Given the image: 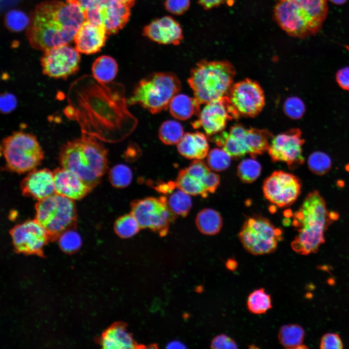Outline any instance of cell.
Segmentation results:
<instances>
[{"mask_svg": "<svg viewBox=\"0 0 349 349\" xmlns=\"http://www.w3.org/2000/svg\"><path fill=\"white\" fill-rule=\"evenodd\" d=\"M85 20L83 11L77 3L43 1L32 14L27 37L32 48L45 51L68 45Z\"/></svg>", "mask_w": 349, "mask_h": 349, "instance_id": "1", "label": "cell"}, {"mask_svg": "<svg viewBox=\"0 0 349 349\" xmlns=\"http://www.w3.org/2000/svg\"><path fill=\"white\" fill-rule=\"evenodd\" d=\"M61 166L76 174L93 190L108 169V151L93 136L82 135L67 142L59 153Z\"/></svg>", "mask_w": 349, "mask_h": 349, "instance_id": "2", "label": "cell"}, {"mask_svg": "<svg viewBox=\"0 0 349 349\" xmlns=\"http://www.w3.org/2000/svg\"><path fill=\"white\" fill-rule=\"evenodd\" d=\"M337 218L336 213L328 211L318 191L310 192L300 209L294 214L293 225L299 229L291 243L293 250L304 255L317 252L325 242L324 232Z\"/></svg>", "mask_w": 349, "mask_h": 349, "instance_id": "3", "label": "cell"}, {"mask_svg": "<svg viewBox=\"0 0 349 349\" xmlns=\"http://www.w3.org/2000/svg\"><path fill=\"white\" fill-rule=\"evenodd\" d=\"M328 12L327 0H283L275 5L273 16L289 35L303 38L320 30Z\"/></svg>", "mask_w": 349, "mask_h": 349, "instance_id": "4", "label": "cell"}, {"mask_svg": "<svg viewBox=\"0 0 349 349\" xmlns=\"http://www.w3.org/2000/svg\"><path fill=\"white\" fill-rule=\"evenodd\" d=\"M236 73L227 61L202 60L191 70L188 82L201 105L228 95Z\"/></svg>", "mask_w": 349, "mask_h": 349, "instance_id": "5", "label": "cell"}, {"mask_svg": "<svg viewBox=\"0 0 349 349\" xmlns=\"http://www.w3.org/2000/svg\"><path fill=\"white\" fill-rule=\"evenodd\" d=\"M181 85L179 79L174 73L155 72L136 84L127 102L129 105H140L151 113L156 114L168 108Z\"/></svg>", "mask_w": 349, "mask_h": 349, "instance_id": "6", "label": "cell"}, {"mask_svg": "<svg viewBox=\"0 0 349 349\" xmlns=\"http://www.w3.org/2000/svg\"><path fill=\"white\" fill-rule=\"evenodd\" d=\"M1 151L9 170L18 174L36 169L44 158V151L32 134L16 131L5 138Z\"/></svg>", "mask_w": 349, "mask_h": 349, "instance_id": "7", "label": "cell"}, {"mask_svg": "<svg viewBox=\"0 0 349 349\" xmlns=\"http://www.w3.org/2000/svg\"><path fill=\"white\" fill-rule=\"evenodd\" d=\"M35 219L44 227L50 239H58L64 231L75 229L77 214L73 200L55 193L38 201Z\"/></svg>", "mask_w": 349, "mask_h": 349, "instance_id": "8", "label": "cell"}, {"mask_svg": "<svg viewBox=\"0 0 349 349\" xmlns=\"http://www.w3.org/2000/svg\"><path fill=\"white\" fill-rule=\"evenodd\" d=\"M130 207L131 213L141 229H150L161 237L167 234L176 217L170 209L164 196L135 200L131 203Z\"/></svg>", "mask_w": 349, "mask_h": 349, "instance_id": "9", "label": "cell"}, {"mask_svg": "<svg viewBox=\"0 0 349 349\" xmlns=\"http://www.w3.org/2000/svg\"><path fill=\"white\" fill-rule=\"evenodd\" d=\"M282 232L267 219L250 218L242 228L239 237L245 249L254 255H262L274 252L282 239Z\"/></svg>", "mask_w": 349, "mask_h": 349, "instance_id": "10", "label": "cell"}, {"mask_svg": "<svg viewBox=\"0 0 349 349\" xmlns=\"http://www.w3.org/2000/svg\"><path fill=\"white\" fill-rule=\"evenodd\" d=\"M240 114L236 109L228 95L206 104L198 115V119L191 123L193 128L202 127L208 136L222 131L227 122L238 119Z\"/></svg>", "mask_w": 349, "mask_h": 349, "instance_id": "11", "label": "cell"}, {"mask_svg": "<svg viewBox=\"0 0 349 349\" xmlns=\"http://www.w3.org/2000/svg\"><path fill=\"white\" fill-rule=\"evenodd\" d=\"M79 52L73 47L65 45L44 51L41 59L44 75L54 79H65L79 70Z\"/></svg>", "mask_w": 349, "mask_h": 349, "instance_id": "12", "label": "cell"}, {"mask_svg": "<svg viewBox=\"0 0 349 349\" xmlns=\"http://www.w3.org/2000/svg\"><path fill=\"white\" fill-rule=\"evenodd\" d=\"M304 140L299 128H293L272 137L268 149L273 161H283L295 169L304 161L302 145Z\"/></svg>", "mask_w": 349, "mask_h": 349, "instance_id": "13", "label": "cell"}, {"mask_svg": "<svg viewBox=\"0 0 349 349\" xmlns=\"http://www.w3.org/2000/svg\"><path fill=\"white\" fill-rule=\"evenodd\" d=\"M228 96L240 115L244 117L257 116L265 104L262 88L257 82L249 79L233 84Z\"/></svg>", "mask_w": 349, "mask_h": 349, "instance_id": "14", "label": "cell"}, {"mask_svg": "<svg viewBox=\"0 0 349 349\" xmlns=\"http://www.w3.org/2000/svg\"><path fill=\"white\" fill-rule=\"evenodd\" d=\"M301 182L296 176L281 171L274 172L264 182L265 197L280 207L294 203L301 193Z\"/></svg>", "mask_w": 349, "mask_h": 349, "instance_id": "15", "label": "cell"}, {"mask_svg": "<svg viewBox=\"0 0 349 349\" xmlns=\"http://www.w3.org/2000/svg\"><path fill=\"white\" fill-rule=\"evenodd\" d=\"M16 250L26 254H38L50 239L44 227L34 219L17 224L10 231Z\"/></svg>", "mask_w": 349, "mask_h": 349, "instance_id": "16", "label": "cell"}, {"mask_svg": "<svg viewBox=\"0 0 349 349\" xmlns=\"http://www.w3.org/2000/svg\"><path fill=\"white\" fill-rule=\"evenodd\" d=\"M23 195L38 201L55 193L53 172L48 169H34L30 172L20 184Z\"/></svg>", "mask_w": 349, "mask_h": 349, "instance_id": "17", "label": "cell"}, {"mask_svg": "<svg viewBox=\"0 0 349 349\" xmlns=\"http://www.w3.org/2000/svg\"><path fill=\"white\" fill-rule=\"evenodd\" d=\"M98 8L102 24L108 35L116 33L129 20L130 7L118 0H102Z\"/></svg>", "mask_w": 349, "mask_h": 349, "instance_id": "18", "label": "cell"}, {"mask_svg": "<svg viewBox=\"0 0 349 349\" xmlns=\"http://www.w3.org/2000/svg\"><path fill=\"white\" fill-rule=\"evenodd\" d=\"M107 35L103 25L85 20L75 35V48L79 52L87 55L98 52L104 46Z\"/></svg>", "mask_w": 349, "mask_h": 349, "instance_id": "19", "label": "cell"}, {"mask_svg": "<svg viewBox=\"0 0 349 349\" xmlns=\"http://www.w3.org/2000/svg\"><path fill=\"white\" fill-rule=\"evenodd\" d=\"M143 35L162 44L178 45L183 39L179 24L169 16L156 19L143 29Z\"/></svg>", "mask_w": 349, "mask_h": 349, "instance_id": "20", "label": "cell"}, {"mask_svg": "<svg viewBox=\"0 0 349 349\" xmlns=\"http://www.w3.org/2000/svg\"><path fill=\"white\" fill-rule=\"evenodd\" d=\"M56 193L73 200H80L93 190L74 172L61 167L53 172Z\"/></svg>", "mask_w": 349, "mask_h": 349, "instance_id": "21", "label": "cell"}, {"mask_svg": "<svg viewBox=\"0 0 349 349\" xmlns=\"http://www.w3.org/2000/svg\"><path fill=\"white\" fill-rule=\"evenodd\" d=\"M102 348L107 349H126L140 348L128 331L127 325L117 322L103 333L100 339Z\"/></svg>", "mask_w": 349, "mask_h": 349, "instance_id": "22", "label": "cell"}, {"mask_svg": "<svg viewBox=\"0 0 349 349\" xmlns=\"http://www.w3.org/2000/svg\"><path fill=\"white\" fill-rule=\"evenodd\" d=\"M178 153L188 159H201L208 153L209 145L206 135L202 132H187L177 144Z\"/></svg>", "mask_w": 349, "mask_h": 349, "instance_id": "23", "label": "cell"}, {"mask_svg": "<svg viewBox=\"0 0 349 349\" xmlns=\"http://www.w3.org/2000/svg\"><path fill=\"white\" fill-rule=\"evenodd\" d=\"M170 114L175 118L186 120L193 115L198 116L200 105L194 97L184 94H176L171 99L168 107Z\"/></svg>", "mask_w": 349, "mask_h": 349, "instance_id": "24", "label": "cell"}, {"mask_svg": "<svg viewBox=\"0 0 349 349\" xmlns=\"http://www.w3.org/2000/svg\"><path fill=\"white\" fill-rule=\"evenodd\" d=\"M118 70L116 61L111 57L103 55L98 57L92 67L93 77L100 84L110 83L115 78Z\"/></svg>", "mask_w": 349, "mask_h": 349, "instance_id": "25", "label": "cell"}, {"mask_svg": "<svg viewBox=\"0 0 349 349\" xmlns=\"http://www.w3.org/2000/svg\"><path fill=\"white\" fill-rule=\"evenodd\" d=\"M195 223L199 230L203 234L213 235L217 234L222 224L221 216L217 211L206 208L197 214Z\"/></svg>", "mask_w": 349, "mask_h": 349, "instance_id": "26", "label": "cell"}, {"mask_svg": "<svg viewBox=\"0 0 349 349\" xmlns=\"http://www.w3.org/2000/svg\"><path fill=\"white\" fill-rule=\"evenodd\" d=\"M176 186L191 195H201L206 197L208 194L202 181L188 174L185 169L181 170L175 181Z\"/></svg>", "mask_w": 349, "mask_h": 349, "instance_id": "27", "label": "cell"}, {"mask_svg": "<svg viewBox=\"0 0 349 349\" xmlns=\"http://www.w3.org/2000/svg\"><path fill=\"white\" fill-rule=\"evenodd\" d=\"M304 336L303 329L297 324L284 325L281 327L278 333L280 343L286 348H301Z\"/></svg>", "mask_w": 349, "mask_h": 349, "instance_id": "28", "label": "cell"}, {"mask_svg": "<svg viewBox=\"0 0 349 349\" xmlns=\"http://www.w3.org/2000/svg\"><path fill=\"white\" fill-rule=\"evenodd\" d=\"M184 134L183 126L175 120H169L163 122L159 130L160 140L166 145L177 144Z\"/></svg>", "mask_w": 349, "mask_h": 349, "instance_id": "29", "label": "cell"}, {"mask_svg": "<svg viewBox=\"0 0 349 349\" xmlns=\"http://www.w3.org/2000/svg\"><path fill=\"white\" fill-rule=\"evenodd\" d=\"M170 194L169 198H167L170 209L176 215L187 216L192 206L190 195L179 189Z\"/></svg>", "mask_w": 349, "mask_h": 349, "instance_id": "30", "label": "cell"}, {"mask_svg": "<svg viewBox=\"0 0 349 349\" xmlns=\"http://www.w3.org/2000/svg\"><path fill=\"white\" fill-rule=\"evenodd\" d=\"M250 312L256 315L265 313L272 307L270 296L264 288L255 289L250 294L247 301Z\"/></svg>", "mask_w": 349, "mask_h": 349, "instance_id": "31", "label": "cell"}, {"mask_svg": "<svg viewBox=\"0 0 349 349\" xmlns=\"http://www.w3.org/2000/svg\"><path fill=\"white\" fill-rule=\"evenodd\" d=\"M113 228L116 235L122 238L133 237L141 229L137 220L131 213L118 218Z\"/></svg>", "mask_w": 349, "mask_h": 349, "instance_id": "32", "label": "cell"}, {"mask_svg": "<svg viewBox=\"0 0 349 349\" xmlns=\"http://www.w3.org/2000/svg\"><path fill=\"white\" fill-rule=\"evenodd\" d=\"M132 172L129 167L123 164L113 166L109 172V179L111 184L117 188L127 187L132 179Z\"/></svg>", "mask_w": 349, "mask_h": 349, "instance_id": "33", "label": "cell"}, {"mask_svg": "<svg viewBox=\"0 0 349 349\" xmlns=\"http://www.w3.org/2000/svg\"><path fill=\"white\" fill-rule=\"evenodd\" d=\"M261 167L259 163L253 158L243 160L238 167V174L244 182L251 183L259 176Z\"/></svg>", "mask_w": 349, "mask_h": 349, "instance_id": "34", "label": "cell"}, {"mask_svg": "<svg viewBox=\"0 0 349 349\" xmlns=\"http://www.w3.org/2000/svg\"><path fill=\"white\" fill-rule=\"evenodd\" d=\"M310 170L317 175H323L328 172L332 166L330 158L325 153L316 151L312 153L308 159Z\"/></svg>", "mask_w": 349, "mask_h": 349, "instance_id": "35", "label": "cell"}, {"mask_svg": "<svg viewBox=\"0 0 349 349\" xmlns=\"http://www.w3.org/2000/svg\"><path fill=\"white\" fill-rule=\"evenodd\" d=\"M231 158V156L223 149H212L207 154L208 166L215 171H224L229 166Z\"/></svg>", "mask_w": 349, "mask_h": 349, "instance_id": "36", "label": "cell"}, {"mask_svg": "<svg viewBox=\"0 0 349 349\" xmlns=\"http://www.w3.org/2000/svg\"><path fill=\"white\" fill-rule=\"evenodd\" d=\"M4 22L6 26L9 30L19 32L29 26L30 19L22 11L13 9L6 13L4 17Z\"/></svg>", "mask_w": 349, "mask_h": 349, "instance_id": "37", "label": "cell"}, {"mask_svg": "<svg viewBox=\"0 0 349 349\" xmlns=\"http://www.w3.org/2000/svg\"><path fill=\"white\" fill-rule=\"evenodd\" d=\"M75 229L66 230L58 238L60 248L64 252L72 253L77 251L81 246V238Z\"/></svg>", "mask_w": 349, "mask_h": 349, "instance_id": "38", "label": "cell"}, {"mask_svg": "<svg viewBox=\"0 0 349 349\" xmlns=\"http://www.w3.org/2000/svg\"><path fill=\"white\" fill-rule=\"evenodd\" d=\"M285 113L292 119H300L303 115L305 107L303 101L295 96L289 97L285 101L283 106Z\"/></svg>", "mask_w": 349, "mask_h": 349, "instance_id": "39", "label": "cell"}, {"mask_svg": "<svg viewBox=\"0 0 349 349\" xmlns=\"http://www.w3.org/2000/svg\"><path fill=\"white\" fill-rule=\"evenodd\" d=\"M185 169L188 174L200 179L202 182L205 176L210 171L208 166L200 159L193 160Z\"/></svg>", "mask_w": 349, "mask_h": 349, "instance_id": "40", "label": "cell"}, {"mask_svg": "<svg viewBox=\"0 0 349 349\" xmlns=\"http://www.w3.org/2000/svg\"><path fill=\"white\" fill-rule=\"evenodd\" d=\"M190 5V0H166L165 2L167 10L177 15L183 14L186 12Z\"/></svg>", "mask_w": 349, "mask_h": 349, "instance_id": "41", "label": "cell"}, {"mask_svg": "<svg viewBox=\"0 0 349 349\" xmlns=\"http://www.w3.org/2000/svg\"><path fill=\"white\" fill-rule=\"evenodd\" d=\"M210 347L214 349H237L238 345L232 338L225 334H221L212 339Z\"/></svg>", "mask_w": 349, "mask_h": 349, "instance_id": "42", "label": "cell"}, {"mask_svg": "<svg viewBox=\"0 0 349 349\" xmlns=\"http://www.w3.org/2000/svg\"><path fill=\"white\" fill-rule=\"evenodd\" d=\"M320 347L323 349L343 348V343L338 334L333 333L325 334L321 338Z\"/></svg>", "mask_w": 349, "mask_h": 349, "instance_id": "43", "label": "cell"}, {"mask_svg": "<svg viewBox=\"0 0 349 349\" xmlns=\"http://www.w3.org/2000/svg\"><path fill=\"white\" fill-rule=\"evenodd\" d=\"M17 100L15 95L10 93H4L0 96V110L3 113L12 111L16 107Z\"/></svg>", "mask_w": 349, "mask_h": 349, "instance_id": "44", "label": "cell"}, {"mask_svg": "<svg viewBox=\"0 0 349 349\" xmlns=\"http://www.w3.org/2000/svg\"><path fill=\"white\" fill-rule=\"evenodd\" d=\"M202 182L208 192L213 193L220 183L219 176L209 171L202 179Z\"/></svg>", "mask_w": 349, "mask_h": 349, "instance_id": "45", "label": "cell"}, {"mask_svg": "<svg viewBox=\"0 0 349 349\" xmlns=\"http://www.w3.org/2000/svg\"><path fill=\"white\" fill-rule=\"evenodd\" d=\"M336 80L341 88L349 91V67L339 70L336 74Z\"/></svg>", "mask_w": 349, "mask_h": 349, "instance_id": "46", "label": "cell"}, {"mask_svg": "<svg viewBox=\"0 0 349 349\" xmlns=\"http://www.w3.org/2000/svg\"><path fill=\"white\" fill-rule=\"evenodd\" d=\"M102 0H76L83 12L97 6Z\"/></svg>", "mask_w": 349, "mask_h": 349, "instance_id": "47", "label": "cell"}, {"mask_svg": "<svg viewBox=\"0 0 349 349\" xmlns=\"http://www.w3.org/2000/svg\"><path fill=\"white\" fill-rule=\"evenodd\" d=\"M224 0H198V3L205 9L209 10L219 6Z\"/></svg>", "mask_w": 349, "mask_h": 349, "instance_id": "48", "label": "cell"}, {"mask_svg": "<svg viewBox=\"0 0 349 349\" xmlns=\"http://www.w3.org/2000/svg\"><path fill=\"white\" fill-rule=\"evenodd\" d=\"M237 265V261L233 259H228L226 263L227 268L232 271H234L236 269Z\"/></svg>", "mask_w": 349, "mask_h": 349, "instance_id": "49", "label": "cell"}, {"mask_svg": "<svg viewBox=\"0 0 349 349\" xmlns=\"http://www.w3.org/2000/svg\"><path fill=\"white\" fill-rule=\"evenodd\" d=\"M168 348H186L184 344L179 341H175L170 342L168 344Z\"/></svg>", "mask_w": 349, "mask_h": 349, "instance_id": "50", "label": "cell"}, {"mask_svg": "<svg viewBox=\"0 0 349 349\" xmlns=\"http://www.w3.org/2000/svg\"><path fill=\"white\" fill-rule=\"evenodd\" d=\"M3 2L1 3V5L3 4V7L4 9L6 8L9 6L13 5L18 1L19 0H1Z\"/></svg>", "mask_w": 349, "mask_h": 349, "instance_id": "51", "label": "cell"}, {"mask_svg": "<svg viewBox=\"0 0 349 349\" xmlns=\"http://www.w3.org/2000/svg\"><path fill=\"white\" fill-rule=\"evenodd\" d=\"M121 2L126 4L131 7L135 3V0H118Z\"/></svg>", "mask_w": 349, "mask_h": 349, "instance_id": "52", "label": "cell"}, {"mask_svg": "<svg viewBox=\"0 0 349 349\" xmlns=\"http://www.w3.org/2000/svg\"><path fill=\"white\" fill-rule=\"evenodd\" d=\"M331 2L337 5L344 4L348 0H329Z\"/></svg>", "mask_w": 349, "mask_h": 349, "instance_id": "53", "label": "cell"}, {"mask_svg": "<svg viewBox=\"0 0 349 349\" xmlns=\"http://www.w3.org/2000/svg\"><path fill=\"white\" fill-rule=\"evenodd\" d=\"M278 0V1H281V0Z\"/></svg>", "mask_w": 349, "mask_h": 349, "instance_id": "54", "label": "cell"}]
</instances>
